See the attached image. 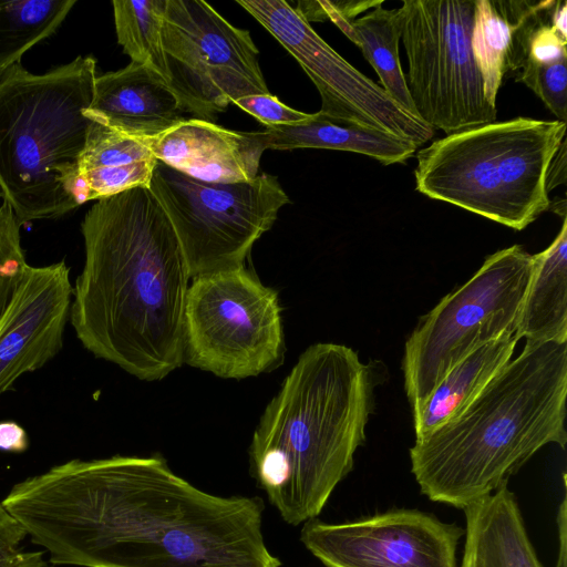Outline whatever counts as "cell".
I'll use <instances>...</instances> for the list:
<instances>
[{
  "mask_svg": "<svg viewBox=\"0 0 567 567\" xmlns=\"http://www.w3.org/2000/svg\"><path fill=\"white\" fill-rule=\"evenodd\" d=\"M284 351L277 292L245 266L192 277L184 307V362L226 379L256 377Z\"/></svg>",
  "mask_w": 567,
  "mask_h": 567,
  "instance_id": "obj_8",
  "label": "cell"
},
{
  "mask_svg": "<svg viewBox=\"0 0 567 567\" xmlns=\"http://www.w3.org/2000/svg\"><path fill=\"white\" fill-rule=\"evenodd\" d=\"M84 265L70 320L83 347L144 380L184 362L192 278L174 227L150 187L99 199L81 224Z\"/></svg>",
  "mask_w": 567,
  "mask_h": 567,
  "instance_id": "obj_2",
  "label": "cell"
},
{
  "mask_svg": "<svg viewBox=\"0 0 567 567\" xmlns=\"http://www.w3.org/2000/svg\"><path fill=\"white\" fill-rule=\"evenodd\" d=\"M464 529L417 509L346 523H303L300 540L324 567H456Z\"/></svg>",
  "mask_w": 567,
  "mask_h": 567,
  "instance_id": "obj_13",
  "label": "cell"
},
{
  "mask_svg": "<svg viewBox=\"0 0 567 567\" xmlns=\"http://www.w3.org/2000/svg\"><path fill=\"white\" fill-rule=\"evenodd\" d=\"M529 87L557 117L567 120V60L548 64L525 61L516 78Z\"/></svg>",
  "mask_w": 567,
  "mask_h": 567,
  "instance_id": "obj_27",
  "label": "cell"
},
{
  "mask_svg": "<svg viewBox=\"0 0 567 567\" xmlns=\"http://www.w3.org/2000/svg\"><path fill=\"white\" fill-rule=\"evenodd\" d=\"M150 188L165 209L192 277L245 266L254 244L290 202L274 175L206 183L157 161Z\"/></svg>",
  "mask_w": 567,
  "mask_h": 567,
  "instance_id": "obj_10",
  "label": "cell"
},
{
  "mask_svg": "<svg viewBox=\"0 0 567 567\" xmlns=\"http://www.w3.org/2000/svg\"><path fill=\"white\" fill-rule=\"evenodd\" d=\"M475 0H405L399 8L417 116L446 135L493 123L472 50Z\"/></svg>",
  "mask_w": 567,
  "mask_h": 567,
  "instance_id": "obj_9",
  "label": "cell"
},
{
  "mask_svg": "<svg viewBox=\"0 0 567 567\" xmlns=\"http://www.w3.org/2000/svg\"><path fill=\"white\" fill-rule=\"evenodd\" d=\"M163 45L168 86L193 118L214 123L236 100L270 93L249 31L203 0H166Z\"/></svg>",
  "mask_w": 567,
  "mask_h": 567,
  "instance_id": "obj_11",
  "label": "cell"
},
{
  "mask_svg": "<svg viewBox=\"0 0 567 567\" xmlns=\"http://www.w3.org/2000/svg\"><path fill=\"white\" fill-rule=\"evenodd\" d=\"M532 268L533 255L520 245L498 250L420 319L405 342L402 360L412 411L466 355L515 332Z\"/></svg>",
  "mask_w": 567,
  "mask_h": 567,
  "instance_id": "obj_7",
  "label": "cell"
},
{
  "mask_svg": "<svg viewBox=\"0 0 567 567\" xmlns=\"http://www.w3.org/2000/svg\"><path fill=\"white\" fill-rule=\"evenodd\" d=\"M344 34L361 49L363 56L377 72L382 89L391 99L419 117L400 62L399 41L402 34L400 9H384L380 4L363 17L351 21Z\"/></svg>",
  "mask_w": 567,
  "mask_h": 567,
  "instance_id": "obj_22",
  "label": "cell"
},
{
  "mask_svg": "<svg viewBox=\"0 0 567 567\" xmlns=\"http://www.w3.org/2000/svg\"><path fill=\"white\" fill-rule=\"evenodd\" d=\"M555 0H475L472 50L487 102L496 107L504 76L523 68L533 32L550 19Z\"/></svg>",
  "mask_w": 567,
  "mask_h": 567,
  "instance_id": "obj_17",
  "label": "cell"
},
{
  "mask_svg": "<svg viewBox=\"0 0 567 567\" xmlns=\"http://www.w3.org/2000/svg\"><path fill=\"white\" fill-rule=\"evenodd\" d=\"M118 44L132 62L159 74L168 84L163 45L166 0L112 1Z\"/></svg>",
  "mask_w": 567,
  "mask_h": 567,
  "instance_id": "obj_24",
  "label": "cell"
},
{
  "mask_svg": "<svg viewBox=\"0 0 567 567\" xmlns=\"http://www.w3.org/2000/svg\"><path fill=\"white\" fill-rule=\"evenodd\" d=\"M96 61L76 56L43 74L21 63L0 75V193L20 226L79 206L76 179L92 120Z\"/></svg>",
  "mask_w": 567,
  "mask_h": 567,
  "instance_id": "obj_5",
  "label": "cell"
},
{
  "mask_svg": "<svg viewBox=\"0 0 567 567\" xmlns=\"http://www.w3.org/2000/svg\"><path fill=\"white\" fill-rule=\"evenodd\" d=\"M145 141L157 161L206 183L255 178L266 151L261 132L233 131L193 117Z\"/></svg>",
  "mask_w": 567,
  "mask_h": 567,
  "instance_id": "obj_15",
  "label": "cell"
},
{
  "mask_svg": "<svg viewBox=\"0 0 567 567\" xmlns=\"http://www.w3.org/2000/svg\"><path fill=\"white\" fill-rule=\"evenodd\" d=\"M85 114L93 121L135 137L156 136L185 120L166 81L148 68L130 62L97 75Z\"/></svg>",
  "mask_w": 567,
  "mask_h": 567,
  "instance_id": "obj_16",
  "label": "cell"
},
{
  "mask_svg": "<svg viewBox=\"0 0 567 567\" xmlns=\"http://www.w3.org/2000/svg\"><path fill=\"white\" fill-rule=\"evenodd\" d=\"M379 377L374 362L351 348L316 343L265 409L249 447L250 473L287 524L317 518L352 471Z\"/></svg>",
  "mask_w": 567,
  "mask_h": 567,
  "instance_id": "obj_3",
  "label": "cell"
},
{
  "mask_svg": "<svg viewBox=\"0 0 567 567\" xmlns=\"http://www.w3.org/2000/svg\"><path fill=\"white\" fill-rule=\"evenodd\" d=\"M566 123L516 117L446 135L416 154V190L523 230L548 209V164Z\"/></svg>",
  "mask_w": 567,
  "mask_h": 567,
  "instance_id": "obj_6",
  "label": "cell"
},
{
  "mask_svg": "<svg viewBox=\"0 0 567 567\" xmlns=\"http://www.w3.org/2000/svg\"><path fill=\"white\" fill-rule=\"evenodd\" d=\"M72 297L64 261L28 265L0 318V395L22 374L42 368L60 352Z\"/></svg>",
  "mask_w": 567,
  "mask_h": 567,
  "instance_id": "obj_14",
  "label": "cell"
},
{
  "mask_svg": "<svg viewBox=\"0 0 567 567\" xmlns=\"http://www.w3.org/2000/svg\"><path fill=\"white\" fill-rule=\"evenodd\" d=\"M75 0L0 1V68L20 63L22 55L60 28Z\"/></svg>",
  "mask_w": 567,
  "mask_h": 567,
  "instance_id": "obj_23",
  "label": "cell"
},
{
  "mask_svg": "<svg viewBox=\"0 0 567 567\" xmlns=\"http://www.w3.org/2000/svg\"><path fill=\"white\" fill-rule=\"evenodd\" d=\"M154 157L145 138L127 135L92 120L78 174Z\"/></svg>",
  "mask_w": 567,
  "mask_h": 567,
  "instance_id": "obj_25",
  "label": "cell"
},
{
  "mask_svg": "<svg viewBox=\"0 0 567 567\" xmlns=\"http://www.w3.org/2000/svg\"><path fill=\"white\" fill-rule=\"evenodd\" d=\"M550 25L561 39L567 41V3L565 0L555 1L550 13Z\"/></svg>",
  "mask_w": 567,
  "mask_h": 567,
  "instance_id": "obj_33",
  "label": "cell"
},
{
  "mask_svg": "<svg viewBox=\"0 0 567 567\" xmlns=\"http://www.w3.org/2000/svg\"><path fill=\"white\" fill-rule=\"evenodd\" d=\"M567 143L564 140L551 157L545 177L546 192L566 184L567 178Z\"/></svg>",
  "mask_w": 567,
  "mask_h": 567,
  "instance_id": "obj_31",
  "label": "cell"
},
{
  "mask_svg": "<svg viewBox=\"0 0 567 567\" xmlns=\"http://www.w3.org/2000/svg\"><path fill=\"white\" fill-rule=\"evenodd\" d=\"M28 446L25 431L14 422L0 423V450L23 452Z\"/></svg>",
  "mask_w": 567,
  "mask_h": 567,
  "instance_id": "obj_32",
  "label": "cell"
},
{
  "mask_svg": "<svg viewBox=\"0 0 567 567\" xmlns=\"http://www.w3.org/2000/svg\"><path fill=\"white\" fill-rule=\"evenodd\" d=\"M558 530L560 548L557 567H566V497H564L558 513Z\"/></svg>",
  "mask_w": 567,
  "mask_h": 567,
  "instance_id": "obj_34",
  "label": "cell"
},
{
  "mask_svg": "<svg viewBox=\"0 0 567 567\" xmlns=\"http://www.w3.org/2000/svg\"><path fill=\"white\" fill-rule=\"evenodd\" d=\"M567 41L550 25V19L542 23L532 34L526 61L548 64L567 60Z\"/></svg>",
  "mask_w": 567,
  "mask_h": 567,
  "instance_id": "obj_30",
  "label": "cell"
},
{
  "mask_svg": "<svg viewBox=\"0 0 567 567\" xmlns=\"http://www.w3.org/2000/svg\"><path fill=\"white\" fill-rule=\"evenodd\" d=\"M28 267L21 246L20 224L4 200L0 205V318Z\"/></svg>",
  "mask_w": 567,
  "mask_h": 567,
  "instance_id": "obj_26",
  "label": "cell"
},
{
  "mask_svg": "<svg viewBox=\"0 0 567 567\" xmlns=\"http://www.w3.org/2000/svg\"><path fill=\"white\" fill-rule=\"evenodd\" d=\"M566 198H556L554 200H549V206L547 210H550L555 214L560 215L563 218L566 217Z\"/></svg>",
  "mask_w": 567,
  "mask_h": 567,
  "instance_id": "obj_35",
  "label": "cell"
},
{
  "mask_svg": "<svg viewBox=\"0 0 567 567\" xmlns=\"http://www.w3.org/2000/svg\"><path fill=\"white\" fill-rule=\"evenodd\" d=\"M566 398L567 341L526 342L457 416L415 439L421 493L463 509L507 485L545 445L564 450Z\"/></svg>",
  "mask_w": 567,
  "mask_h": 567,
  "instance_id": "obj_4",
  "label": "cell"
},
{
  "mask_svg": "<svg viewBox=\"0 0 567 567\" xmlns=\"http://www.w3.org/2000/svg\"><path fill=\"white\" fill-rule=\"evenodd\" d=\"M27 536L21 524L0 503V567H45L43 550L24 551L20 544Z\"/></svg>",
  "mask_w": 567,
  "mask_h": 567,
  "instance_id": "obj_28",
  "label": "cell"
},
{
  "mask_svg": "<svg viewBox=\"0 0 567 567\" xmlns=\"http://www.w3.org/2000/svg\"><path fill=\"white\" fill-rule=\"evenodd\" d=\"M515 336L526 342L567 341V220L533 268Z\"/></svg>",
  "mask_w": 567,
  "mask_h": 567,
  "instance_id": "obj_21",
  "label": "cell"
},
{
  "mask_svg": "<svg viewBox=\"0 0 567 567\" xmlns=\"http://www.w3.org/2000/svg\"><path fill=\"white\" fill-rule=\"evenodd\" d=\"M463 511L466 527L461 567H544L507 485Z\"/></svg>",
  "mask_w": 567,
  "mask_h": 567,
  "instance_id": "obj_18",
  "label": "cell"
},
{
  "mask_svg": "<svg viewBox=\"0 0 567 567\" xmlns=\"http://www.w3.org/2000/svg\"><path fill=\"white\" fill-rule=\"evenodd\" d=\"M266 150L322 148L370 156L383 165L404 163L417 145L385 131L320 111L302 123L261 131Z\"/></svg>",
  "mask_w": 567,
  "mask_h": 567,
  "instance_id": "obj_19",
  "label": "cell"
},
{
  "mask_svg": "<svg viewBox=\"0 0 567 567\" xmlns=\"http://www.w3.org/2000/svg\"><path fill=\"white\" fill-rule=\"evenodd\" d=\"M236 2L300 64L319 91L321 113L385 131L417 146L433 137V127L401 107L382 86L344 60L287 1Z\"/></svg>",
  "mask_w": 567,
  "mask_h": 567,
  "instance_id": "obj_12",
  "label": "cell"
},
{
  "mask_svg": "<svg viewBox=\"0 0 567 567\" xmlns=\"http://www.w3.org/2000/svg\"><path fill=\"white\" fill-rule=\"evenodd\" d=\"M234 104L257 118L266 128L295 125L311 117L309 113L287 106L271 93L240 97Z\"/></svg>",
  "mask_w": 567,
  "mask_h": 567,
  "instance_id": "obj_29",
  "label": "cell"
},
{
  "mask_svg": "<svg viewBox=\"0 0 567 567\" xmlns=\"http://www.w3.org/2000/svg\"><path fill=\"white\" fill-rule=\"evenodd\" d=\"M1 504L53 565L281 566L260 497L207 493L159 455L71 460L18 482Z\"/></svg>",
  "mask_w": 567,
  "mask_h": 567,
  "instance_id": "obj_1",
  "label": "cell"
},
{
  "mask_svg": "<svg viewBox=\"0 0 567 567\" xmlns=\"http://www.w3.org/2000/svg\"><path fill=\"white\" fill-rule=\"evenodd\" d=\"M3 71H4V70H2V69L0 68V75H1V73H2ZM0 198H1V193H0Z\"/></svg>",
  "mask_w": 567,
  "mask_h": 567,
  "instance_id": "obj_36",
  "label": "cell"
},
{
  "mask_svg": "<svg viewBox=\"0 0 567 567\" xmlns=\"http://www.w3.org/2000/svg\"><path fill=\"white\" fill-rule=\"evenodd\" d=\"M517 342L515 332H506L454 365L412 411L415 439L457 416L509 362Z\"/></svg>",
  "mask_w": 567,
  "mask_h": 567,
  "instance_id": "obj_20",
  "label": "cell"
}]
</instances>
